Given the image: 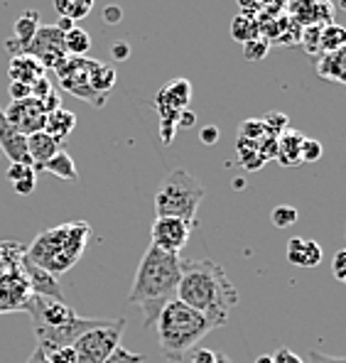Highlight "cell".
<instances>
[{
    "mask_svg": "<svg viewBox=\"0 0 346 363\" xmlns=\"http://www.w3.org/2000/svg\"><path fill=\"white\" fill-rule=\"evenodd\" d=\"M332 275L337 277L339 282H344V285H346V248L339 250V253L334 255V260H332Z\"/></svg>",
    "mask_w": 346,
    "mask_h": 363,
    "instance_id": "40",
    "label": "cell"
},
{
    "mask_svg": "<svg viewBox=\"0 0 346 363\" xmlns=\"http://www.w3.org/2000/svg\"><path fill=\"white\" fill-rule=\"evenodd\" d=\"M28 248H23L15 241H0V268L3 270H20Z\"/></svg>",
    "mask_w": 346,
    "mask_h": 363,
    "instance_id": "29",
    "label": "cell"
},
{
    "mask_svg": "<svg viewBox=\"0 0 346 363\" xmlns=\"http://www.w3.org/2000/svg\"><path fill=\"white\" fill-rule=\"evenodd\" d=\"M57 152H60V143H57L55 138L47 135L45 130L28 135V157H30L32 167H35V172L45 167Z\"/></svg>",
    "mask_w": 346,
    "mask_h": 363,
    "instance_id": "18",
    "label": "cell"
},
{
    "mask_svg": "<svg viewBox=\"0 0 346 363\" xmlns=\"http://www.w3.org/2000/svg\"><path fill=\"white\" fill-rule=\"evenodd\" d=\"M25 363H52V361L47 359V354L40 349V346H35V351H32V354H30V359L25 361Z\"/></svg>",
    "mask_w": 346,
    "mask_h": 363,
    "instance_id": "51",
    "label": "cell"
},
{
    "mask_svg": "<svg viewBox=\"0 0 346 363\" xmlns=\"http://www.w3.org/2000/svg\"><path fill=\"white\" fill-rule=\"evenodd\" d=\"M40 30V13L37 10H25L18 20H15V40H18V52H25L30 47L32 37Z\"/></svg>",
    "mask_w": 346,
    "mask_h": 363,
    "instance_id": "23",
    "label": "cell"
},
{
    "mask_svg": "<svg viewBox=\"0 0 346 363\" xmlns=\"http://www.w3.org/2000/svg\"><path fill=\"white\" fill-rule=\"evenodd\" d=\"M302 140H305V135H302L300 130L287 128L283 135H278V152H275V160H278L283 167H297V164L302 162V157H300Z\"/></svg>",
    "mask_w": 346,
    "mask_h": 363,
    "instance_id": "20",
    "label": "cell"
},
{
    "mask_svg": "<svg viewBox=\"0 0 346 363\" xmlns=\"http://www.w3.org/2000/svg\"><path fill=\"white\" fill-rule=\"evenodd\" d=\"M194 123H196V116L191 113L189 108H184L182 113L177 116V128H191Z\"/></svg>",
    "mask_w": 346,
    "mask_h": 363,
    "instance_id": "48",
    "label": "cell"
},
{
    "mask_svg": "<svg viewBox=\"0 0 346 363\" xmlns=\"http://www.w3.org/2000/svg\"><path fill=\"white\" fill-rule=\"evenodd\" d=\"M32 297L30 285L23 270H3L0 268V312H23L25 302Z\"/></svg>",
    "mask_w": 346,
    "mask_h": 363,
    "instance_id": "13",
    "label": "cell"
},
{
    "mask_svg": "<svg viewBox=\"0 0 346 363\" xmlns=\"http://www.w3.org/2000/svg\"><path fill=\"white\" fill-rule=\"evenodd\" d=\"M111 52H113L116 60H128V55H130V50H128V42H116V45L111 47Z\"/></svg>",
    "mask_w": 346,
    "mask_h": 363,
    "instance_id": "50",
    "label": "cell"
},
{
    "mask_svg": "<svg viewBox=\"0 0 346 363\" xmlns=\"http://www.w3.org/2000/svg\"><path fill=\"white\" fill-rule=\"evenodd\" d=\"M236 150H238V157H241V164L248 169V172H255V169H260L265 164V160L258 155L255 143H251V140H238Z\"/></svg>",
    "mask_w": 346,
    "mask_h": 363,
    "instance_id": "30",
    "label": "cell"
},
{
    "mask_svg": "<svg viewBox=\"0 0 346 363\" xmlns=\"http://www.w3.org/2000/svg\"><path fill=\"white\" fill-rule=\"evenodd\" d=\"M3 116L20 135H32V133H40L45 130V108L37 99H23V101H10V106L3 108Z\"/></svg>",
    "mask_w": 346,
    "mask_h": 363,
    "instance_id": "12",
    "label": "cell"
},
{
    "mask_svg": "<svg viewBox=\"0 0 346 363\" xmlns=\"http://www.w3.org/2000/svg\"><path fill=\"white\" fill-rule=\"evenodd\" d=\"M189 233H191V226L187 221H182V218L155 216L152 228H150V238H152L150 245L164 250V253L179 255V253H182V248L189 241Z\"/></svg>",
    "mask_w": 346,
    "mask_h": 363,
    "instance_id": "11",
    "label": "cell"
},
{
    "mask_svg": "<svg viewBox=\"0 0 346 363\" xmlns=\"http://www.w3.org/2000/svg\"><path fill=\"white\" fill-rule=\"evenodd\" d=\"M305 363H346V356H329V354H322V351L312 349L310 354H307Z\"/></svg>",
    "mask_w": 346,
    "mask_h": 363,
    "instance_id": "42",
    "label": "cell"
},
{
    "mask_svg": "<svg viewBox=\"0 0 346 363\" xmlns=\"http://www.w3.org/2000/svg\"><path fill=\"white\" fill-rule=\"evenodd\" d=\"M74 25H77V23H72V20H67V18H60V23H57V28H60L62 32H69V30L74 28Z\"/></svg>",
    "mask_w": 346,
    "mask_h": 363,
    "instance_id": "52",
    "label": "cell"
},
{
    "mask_svg": "<svg viewBox=\"0 0 346 363\" xmlns=\"http://www.w3.org/2000/svg\"><path fill=\"white\" fill-rule=\"evenodd\" d=\"M253 363H273V356H258Z\"/></svg>",
    "mask_w": 346,
    "mask_h": 363,
    "instance_id": "53",
    "label": "cell"
},
{
    "mask_svg": "<svg viewBox=\"0 0 346 363\" xmlns=\"http://www.w3.org/2000/svg\"><path fill=\"white\" fill-rule=\"evenodd\" d=\"M317 77L346 86V47L337 52H324L317 57Z\"/></svg>",
    "mask_w": 346,
    "mask_h": 363,
    "instance_id": "19",
    "label": "cell"
},
{
    "mask_svg": "<svg viewBox=\"0 0 346 363\" xmlns=\"http://www.w3.org/2000/svg\"><path fill=\"white\" fill-rule=\"evenodd\" d=\"M219 128L216 125H204L201 128V133H199V140L204 143V145H214L216 140H219Z\"/></svg>",
    "mask_w": 346,
    "mask_h": 363,
    "instance_id": "44",
    "label": "cell"
},
{
    "mask_svg": "<svg viewBox=\"0 0 346 363\" xmlns=\"http://www.w3.org/2000/svg\"><path fill=\"white\" fill-rule=\"evenodd\" d=\"M263 135H265V125H263V121H258V118H246L238 125V140L258 143Z\"/></svg>",
    "mask_w": 346,
    "mask_h": 363,
    "instance_id": "34",
    "label": "cell"
},
{
    "mask_svg": "<svg viewBox=\"0 0 346 363\" xmlns=\"http://www.w3.org/2000/svg\"><path fill=\"white\" fill-rule=\"evenodd\" d=\"M57 82L64 91L91 104L94 108H104L116 86V69L106 62L89 60V57H69L57 69Z\"/></svg>",
    "mask_w": 346,
    "mask_h": 363,
    "instance_id": "6",
    "label": "cell"
},
{
    "mask_svg": "<svg viewBox=\"0 0 346 363\" xmlns=\"http://www.w3.org/2000/svg\"><path fill=\"white\" fill-rule=\"evenodd\" d=\"M337 8H342V10H346V0H339V5Z\"/></svg>",
    "mask_w": 346,
    "mask_h": 363,
    "instance_id": "55",
    "label": "cell"
},
{
    "mask_svg": "<svg viewBox=\"0 0 346 363\" xmlns=\"http://www.w3.org/2000/svg\"><path fill=\"white\" fill-rule=\"evenodd\" d=\"M177 300L204 314L211 327L219 329L226 327L238 304V290L228 280L226 270L214 260H182Z\"/></svg>",
    "mask_w": 346,
    "mask_h": 363,
    "instance_id": "1",
    "label": "cell"
},
{
    "mask_svg": "<svg viewBox=\"0 0 346 363\" xmlns=\"http://www.w3.org/2000/svg\"><path fill=\"white\" fill-rule=\"evenodd\" d=\"M206 196L199 179L191 177L187 169L177 167L167 174L157 186L155 194V216L182 218L189 226L196 223V209Z\"/></svg>",
    "mask_w": 346,
    "mask_h": 363,
    "instance_id": "7",
    "label": "cell"
},
{
    "mask_svg": "<svg viewBox=\"0 0 346 363\" xmlns=\"http://www.w3.org/2000/svg\"><path fill=\"white\" fill-rule=\"evenodd\" d=\"M231 37L236 42H248V40H255L260 37V25H258V18L255 13H238L231 23Z\"/></svg>",
    "mask_w": 346,
    "mask_h": 363,
    "instance_id": "25",
    "label": "cell"
},
{
    "mask_svg": "<svg viewBox=\"0 0 346 363\" xmlns=\"http://www.w3.org/2000/svg\"><path fill=\"white\" fill-rule=\"evenodd\" d=\"M0 150H3V155L10 160V162L32 164L30 157H28V138L20 135V133L15 130L8 121H5L3 108H0Z\"/></svg>",
    "mask_w": 346,
    "mask_h": 363,
    "instance_id": "15",
    "label": "cell"
},
{
    "mask_svg": "<svg viewBox=\"0 0 346 363\" xmlns=\"http://www.w3.org/2000/svg\"><path fill=\"white\" fill-rule=\"evenodd\" d=\"M214 361H216V351H211V349H199V346H196L189 354V363H214Z\"/></svg>",
    "mask_w": 346,
    "mask_h": 363,
    "instance_id": "43",
    "label": "cell"
},
{
    "mask_svg": "<svg viewBox=\"0 0 346 363\" xmlns=\"http://www.w3.org/2000/svg\"><path fill=\"white\" fill-rule=\"evenodd\" d=\"M189 99H191V84L187 79H172V82L164 84L160 89V94L155 96L160 123L177 128V116L189 106Z\"/></svg>",
    "mask_w": 346,
    "mask_h": 363,
    "instance_id": "10",
    "label": "cell"
},
{
    "mask_svg": "<svg viewBox=\"0 0 346 363\" xmlns=\"http://www.w3.org/2000/svg\"><path fill=\"white\" fill-rule=\"evenodd\" d=\"M287 260L297 268H317L322 263V245L310 238H290L287 241Z\"/></svg>",
    "mask_w": 346,
    "mask_h": 363,
    "instance_id": "17",
    "label": "cell"
},
{
    "mask_svg": "<svg viewBox=\"0 0 346 363\" xmlns=\"http://www.w3.org/2000/svg\"><path fill=\"white\" fill-rule=\"evenodd\" d=\"M52 5H55V10L60 13V18L79 23V20H84L86 15H91L96 0H52Z\"/></svg>",
    "mask_w": 346,
    "mask_h": 363,
    "instance_id": "26",
    "label": "cell"
},
{
    "mask_svg": "<svg viewBox=\"0 0 346 363\" xmlns=\"http://www.w3.org/2000/svg\"><path fill=\"white\" fill-rule=\"evenodd\" d=\"M25 52H30L45 69H55V72L69 60L67 47H64V32L57 25H45L37 30Z\"/></svg>",
    "mask_w": 346,
    "mask_h": 363,
    "instance_id": "9",
    "label": "cell"
},
{
    "mask_svg": "<svg viewBox=\"0 0 346 363\" xmlns=\"http://www.w3.org/2000/svg\"><path fill=\"white\" fill-rule=\"evenodd\" d=\"M155 329L162 356L172 363H179L187 359L191 351L199 346V341L214 327H211V322L204 314L187 307L184 302L172 300L160 312Z\"/></svg>",
    "mask_w": 346,
    "mask_h": 363,
    "instance_id": "5",
    "label": "cell"
},
{
    "mask_svg": "<svg viewBox=\"0 0 346 363\" xmlns=\"http://www.w3.org/2000/svg\"><path fill=\"white\" fill-rule=\"evenodd\" d=\"M214 363H231V361H228L226 354H216V361Z\"/></svg>",
    "mask_w": 346,
    "mask_h": 363,
    "instance_id": "54",
    "label": "cell"
},
{
    "mask_svg": "<svg viewBox=\"0 0 346 363\" xmlns=\"http://www.w3.org/2000/svg\"><path fill=\"white\" fill-rule=\"evenodd\" d=\"M8 94H10V101H23V99H30L32 96V86H28V84L10 82Z\"/></svg>",
    "mask_w": 346,
    "mask_h": 363,
    "instance_id": "41",
    "label": "cell"
},
{
    "mask_svg": "<svg viewBox=\"0 0 346 363\" xmlns=\"http://www.w3.org/2000/svg\"><path fill=\"white\" fill-rule=\"evenodd\" d=\"M319 35H322V25H307V28H302L300 42H297V45L312 57L322 55V52H319Z\"/></svg>",
    "mask_w": 346,
    "mask_h": 363,
    "instance_id": "32",
    "label": "cell"
},
{
    "mask_svg": "<svg viewBox=\"0 0 346 363\" xmlns=\"http://www.w3.org/2000/svg\"><path fill=\"white\" fill-rule=\"evenodd\" d=\"M322 143L315 140V138H305L302 140V147H300V157H302V162H317L319 157H322Z\"/></svg>",
    "mask_w": 346,
    "mask_h": 363,
    "instance_id": "36",
    "label": "cell"
},
{
    "mask_svg": "<svg viewBox=\"0 0 346 363\" xmlns=\"http://www.w3.org/2000/svg\"><path fill=\"white\" fill-rule=\"evenodd\" d=\"M20 270H23L25 280L30 285V292L37 297H50V300H57V302H64V292H62V285H60V277L52 275V272L37 268L35 263L28 260V253H25L23 263H20Z\"/></svg>",
    "mask_w": 346,
    "mask_h": 363,
    "instance_id": "14",
    "label": "cell"
},
{
    "mask_svg": "<svg viewBox=\"0 0 346 363\" xmlns=\"http://www.w3.org/2000/svg\"><path fill=\"white\" fill-rule=\"evenodd\" d=\"M297 216H300V213H297L295 206H287V204H280V206H275V209L270 211V221H273V226H278V228L295 226Z\"/></svg>",
    "mask_w": 346,
    "mask_h": 363,
    "instance_id": "33",
    "label": "cell"
},
{
    "mask_svg": "<svg viewBox=\"0 0 346 363\" xmlns=\"http://www.w3.org/2000/svg\"><path fill=\"white\" fill-rule=\"evenodd\" d=\"M182 277V258L174 253H164V250L150 248L140 258V265L133 277L130 292H128V302L138 307L145 317V329L155 327L160 312L167 307L172 300H177V285Z\"/></svg>",
    "mask_w": 346,
    "mask_h": 363,
    "instance_id": "2",
    "label": "cell"
},
{
    "mask_svg": "<svg viewBox=\"0 0 346 363\" xmlns=\"http://www.w3.org/2000/svg\"><path fill=\"white\" fill-rule=\"evenodd\" d=\"M287 3L290 0H263V8L260 10H265V15H280V10H285Z\"/></svg>",
    "mask_w": 346,
    "mask_h": 363,
    "instance_id": "46",
    "label": "cell"
},
{
    "mask_svg": "<svg viewBox=\"0 0 346 363\" xmlns=\"http://www.w3.org/2000/svg\"><path fill=\"white\" fill-rule=\"evenodd\" d=\"M57 91V86H52V82L47 77H42L40 82H35L32 84V99H37V101H45L47 96H52Z\"/></svg>",
    "mask_w": 346,
    "mask_h": 363,
    "instance_id": "39",
    "label": "cell"
},
{
    "mask_svg": "<svg viewBox=\"0 0 346 363\" xmlns=\"http://www.w3.org/2000/svg\"><path fill=\"white\" fill-rule=\"evenodd\" d=\"M241 50H243V60H246V62H260V60H265V57H268L270 40H265V37L260 35V37H255V40L243 42Z\"/></svg>",
    "mask_w": 346,
    "mask_h": 363,
    "instance_id": "31",
    "label": "cell"
},
{
    "mask_svg": "<svg viewBox=\"0 0 346 363\" xmlns=\"http://www.w3.org/2000/svg\"><path fill=\"white\" fill-rule=\"evenodd\" d=\"M8 182L13 184L15 194L30 196L32 191H35V184H37V172H35V167L28 162H10Z\"/></svg>",
    "mask_w": 346,
    "mask_h": 363,
    "instance_id": "22",
    "label": "cell"
},
{
    "mask_svg": "<svg viewBox=\"0 0 346 363\" xmlns=\"http://www.w3.org/2000/svg\"><path fill=\"white\" fill-rule=\"evenodd\" d=\"M263 125H265V135H283L287 130V125H290V118H287L285 113H280V111H273V113H268L263 118Z\"/></svg>",
    "mask_w": 346,
    "mask_h": 363,
    "instance_id": "35",
    "label": "cell"
},
{
    "mask_svg": "<svg viewBox=\"0 0 346 363\" xmlns=\"http://www.w3.org/2000/svg\"><path fill=\"white\" fill-rule=\"evenodd\" d=\"M8 77H10V82L32 86V84L40 82L42 77H47V69L42 67L30 52H18V55H13V60H10Z\"/></svg>",
    "mask_w": 346,
    "mask_h": 363,
    "instance_id": "16",
    "label": "cell"
},
{
    "mask_svg": "<svg viewBox=\"0 0 346 363\" xmlns=\"http://www.w3.org/2000/svg\"><path fill=\"white\" fill-rule=\"evenodd\" d=\"M23 312L30 317L32 332H35L37 346L42 351H55L62 346H72L84 332L96 327H104L111 319H94V317H79L67 302H57L50 297L32 295L25 302Z\"/></svg>",
    "mask_w": 346,
    "mask_h": 363,
    "instance_id": "3",
    "label": "cell"
},
{
    "mask_svg": "<svg viewBox=\"0 0 346 363\" xmlns=\"http://www.w3.org/2000/svg\"><path fill=\"white\" fill-rule=\"evenodd\" d=\"M145 361H147L145 354H133V351H128V349H123V346H118V349H116L104 363H145Z\"/></svg>",
    "mask_w": 346,
    "mask_h": 363,
    "instance_id": "37",
    "label": "cell"
},
{
    "mask_svg": "<svg viewBox=\"0 0 346 363\" xmlns=\"http://www.w3.org/2000/svg\"><path fill=\"white\" fill-rule=\"evenodd\" d=\"M236 3L241 13H260V8H263V0H236Z\"/></svg>",
    "mask_w": 346,
    "mask_h": 363,
    "instance_id": "47",
    "label": "cell"
},
{
    "mask_svg": "<svg viewBox=\"0 0 346 363\" xmlns=\"http://www.w3.org/2000/svg\"><path fill=\"white\" fill-rule=\"evenodd\" d=\"M125 329V319H111L104 327L89 329L74 341L77 363H104L121 346V336Z\"/></svg>",
    "mask_w": 346,
    "mask_h": 363,
    "instance_id": "8",
    "label": "cell"
},
{
    "mask_svg": "<svg viewBox=\"0 0 346 363\" xmlns=\"http://www.w3.org/2000/svg\"><path fill=\"white\" fill-rule=\"evenodd\" d=\"M123 18V10L118 8V5H108L104 13V20L106 23H118V20Z\"/></svg>",
    "mask_w": 346,
    "mask_h": 363,
    "instance_id": "49",
    "label": "cell"
},
{
    "mask_svg": "<svg viewBox=\"0 0 346 363\" xmlns=\"http://www.w3.org/2000/svg\"><path fill=\"white\" fill-rule=\"evenodd\" d=\"M346 47V28L337 23L322 25V35H319V52H337Z\"/></svg>",
    "mask_w": 346,
    "mask_h": 363,
    "instance_id": "27",
    "label": "cell"
},
{
    "mask_svg": "<svg viewBox=\"0 0 346 363\" xmlns=\"http://www.w3.org/2000/svg\"><path fill=\"white\" fill-rule=\"evenodd\" d=\"M273 363H305L297 354H292L290 349H280L273 354Z\"/></svg>",
    "mask_w": 346,
    "mask_h": 363,
    "instance_id": "45",
    "label": "cell"
},
{
    "mask_svg": "<svg viewBox=\"0 0 346 363\" xmlns=\"http://www.w3.org/2000/svg\"><path fill=\"white\" fill-rule=\"evenodd\" d=\"M74 125H77V116L67 108L52 111V113H47V118H45V133L50 138H55L60 145L67 140L69 135H72Z\"/></svg>",
    "mask_w": 346,
    "mask_h": 363,
    "instance_id": "21",
    "label": "cell"
},
{
    "mask_svg": "<svg viewBox=\"0 0 346 363\" xmlns=\"http://www.w3.org/2000/svg\"><path fill=\"white\" fill-rule=\"evenodd\" d=\"M42 169H45V172H50V174H55L57 179H64V182H77L79 179L77 162L72 160V155L64 152V150L57 152Z\"/></svg>",
    "mask_w": 346,
    "mask_h": 363,
    "instance_id": "24",
    "label": "cell"
},
{
    "mask_svg": "<svg viewBox=\"0 0 346 363\" xmlns=\"http://www.w3.org/2000/svg\"><path fill=\"white\" fill-rule=\"evenodd\" d=\"M47 359L52 363H77V354H74V346H62V349L47 351Z\"/></svg>",
    "mask_w": 346,
    "mask_h": 363,
    "instance_id": "38",
    "label": "cell"
},
{
    "mask_svg": "<svg viewBox=\"0 0 346 363\" xmlns=\"http://www.w3.org/2000/svg\"><path fill=\"white\" fill-rule=\"evenodd\" d=\"M64 47H67L69 57H86L89 47H91V35L74 25L69 32H64Z\"/></svg>",
    "mask_w": 346,
    "mask_h": 363,
    "instance_id": "28",
    "label": "cell"
},
{
    "mask_svg": "<svg viewBox=\"0 0 346 363\" xmlns=\"http://www.w3.org/2000/svg\"><path fill=\"white\" fill-rule=\"evenodd\" d=\"M91 238L89 221H69L60 223L55 228H47L28 245V260L37 268L64 275L79 263V258L86 250V243Z\"/></svg>",
    "mask_w": 346,
    "mask_h": 363,
    "instance_id": "4",
    "label": "cell"
}]
</instances>
